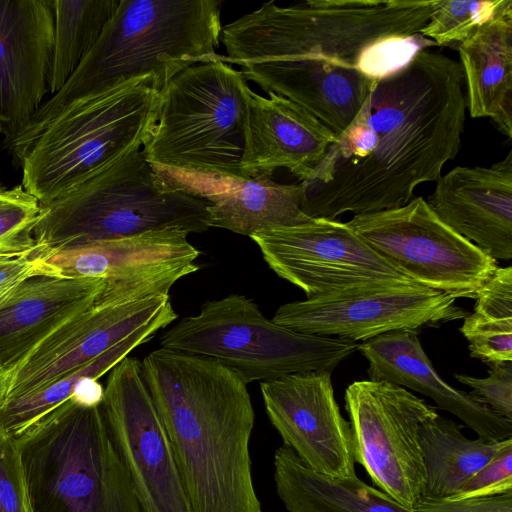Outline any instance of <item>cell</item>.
Here are the masks:
<instances>
[{
    "mask_svg": "<svg viewBox=\"0 0 512 512\" xmlns=\"http://www.w3.org/2000/svg\"><path fill=\"white\" fill-rule=\"evenodd\" d=\"M464 75L445 54L421 51L376 80L359 113L300 182L301 210L336 219L395 209L417 186L437 181L460 148L466 120Z\"/></svg>",
    "mask_w": 512,
    "mask_h": 512,
    "instance_id": "6da1fadb",
    "label": "cell"
},
{
    "mask_svg": "<svg viewBox=\"0 0 512 512\" xmlns=\"http://www.w3.org/2000/svg\"><path fill=\"white\" fill-rule=\"evenodd\" d=\"M141 372L193 512H262L249 442L247 383L219 361L159 348Z\"/></svg>",
    "mask_w": 512,
    "mask_h": 512,
    "instance_id": "7a4b0ae2",
    "label": "cell"
},
{
    "mask_svg": "<svg viewBox=\"0 0 512 512\" xmlns=\"http://www.w3.org/2000/svg\"><path fill=\"white\" fill-rule=\"evenodd\" d=\"M220 15L216 0H120L66 84L41 104L25 127L47 120L73 100L129 80L153 76L161 91L194 64L223 61L216 53Z\"/></svg>",
    "mask_w": 512,
    "mask_h": 512,
    "instance_id": "3957f363",
    "label": "cell"
},
{
    "mask_svg": "<svg viewBox=\"0 0 512 512\" xmlns=\"http://www.w3.org/2000/svg\"><path fill=\"white\" fill-rule=\"evenodd\" d=\"M160 91L153 76L71 101L47 120L8 140L22 187L41 205L146 142ZM7 141V140H6Z\"/></svg>",
    "mask_w": 512,
    "mask_h": 512,
    "instance_id": "277c9868",
    "label": "cell"
},
{
    "mask_svg": "<svg viewBox=\"0 0 512 512\" xmlns=\"http://www.w3.org/2000/svg\"><path fill=\"white\" fill-rule=\"evenodd\" d=\"M434 2L309 0L287 7L267 2L222 27L223 61L242 67L317 59L356 68L362 51L377 40L419 33Z\"/></svg>",
    "mask_w": 512,
    "mask_h": 512,
    "instance_id": "5b68a950",
    "label": "cell"
},
{
    "mask_svg": "<svg viewBox=\"0 0 512 512\" xmlns=\"http://www.w3.org/2000/svg\"><path fill=\"white\" fill-rule=\"evenodd\" d=\"M209 206L206 199L165 179L140 149L40 204L33 238L53 252L168 228L202 233L209 228Z\"/></svg>",
    "mask_w": 512,
    "mask_h": 512,
    "instance_id": "8992f818",
    "label": "cell"
},
{
    "mask_svg": "<svg viewBox=\"0 0 512 512\" xmlns=\"http://www.w3.org/2000/svg\"><path fill=\"white\" fill-rule=\"evenodd\" d=\"M250 90L241 71L222 60L178 73L160 91L156 122L141 149L146 160L186 192L208 180L244 178Z\"/></svg>",
    "mask_w": 512,
    "mask_h": 512,
    "instance_id": "52a82bcc",
    "label": "cell"
},
{
    "mask_svg": "<svg viewBox=\"0 0 512 512\" xmlns=\"http://www.w3.org/2000/svg\"><path fill=\"white\" fill-rule=\"evenodd\" d=\"M14 439L34 512H143L100 406L70 398Z\"/></svg>",
    "mask_w": 512,
    "mask_h": 512,
    "instance_id": "ba28073f",
    "label": "cell"
},
{
    "mask_svg": "<svg viewBox=\"0 0 512 512\" xmlns=\"http://www.w3.org/2000/svg\"><path fill=\"white\" fill-rule=\"evenodd\" d=\"M162 348L213 358L248 384L306 372H332L356 342L299 333L268 319L241 294L205 302L160 337Z\"/></svg>",
    "mask_w": 512,
    "mask_h": 512,
    "instance_id": "9c48e42d",
    "label": "cell"
},
{
    "mask_svg": "<svg viewBox=\"0 0 512 512\" xmlns=\"http://www.w3.org/2000/svg\"><path fill=\"white\" fill-rule=\"evenodd\" d=\"M347 224L413 282L455 299H475L499 267L446 225L421 196L399 208L354 215Z\"/></svg>",
    "mask_w": 512,
    "mask_h": 512,
    "instance_id": "30bf717a",
    "label": "cell"
},
{
    "mask_svg": "<svg viewBox=\"0 0 512 512\" xmlns=\"http://www.w3.org/2000/svg\"><path fill=\"white\" fill-rule=\"evenodd\" d=\"M355 462L381 491L414 510L422 501L424 464L419 431L436 409L408 389L361 380L345 392Z\"/></svg>",
    "mask_w": 512,
    "mask_h": 512,
    "instance_id": "8fae6325",
    "label": "cell"
},
{
    "mask_svg": "<svg viewBox=\"0 0 512 512\" xmlns=\"http://www.w3.org/2000/svg\"><path fill=\"white\" fill-rule=\"evenodd\" d=\"M451 295L417 283L384 284L281 305L272 321L293 331L352 342L464 319Z\"/></svg>",
    "mask_w": 512,
    "mask_h": 512,
    "instance_id": "7c38bea8",
    "label": "cell"
},
{
    "mask_svg": "<svg viewBox=\"0 0 512 512\" xmlns=\"http://www.w3.org/2000/svg\"><path fill=\"white\" fill-rule=\"evenodd\" d=\"M269 268L307 298L384 284L412 283L352 228L336 219L308 221L254 233ZM415 283V282H414Z\"/></svg>",
    "mask_w": 512,
    "mask_h": 512,
    "instance_id": "4fadbf2b",
    "label": "cell"
},
{
    "mask_svg": "<svg viewBox=\"0 0 512 512\" xmlns=\"http://www.w3.org/2000/svg\"><path fill=\"white\" fill-rule=\"evenodd\" d=\"M100 408L142 511L193 512L138 359L109 371Z\"/></svg>",
    "mask_w": 512,
    "mask_h": 512,
    "instance_id": "5bb4252c",
    "label": "cell"
},
{
    "mask_svg": "<svg viewBox=\"0 0 512 512\" xmlns=\"http://www.w3.org/2000/svg\"><path fill=\"white\" fill-rule=\"evenodd\" d=\"M177 317L169 294L120 302L102 291L92 305L49 335L9 373L4 401L41 390L145 326L159 320L174 322Z\"/></svg>",
    "mask_w": 512,
    "mask_h": 512,
    "instance_id": "9a60e30c",
    "label": "cell"
},
{
    "mask_svg": "<svg viewBox=\"0 0 512 512\" xmlns=\"http://www.w3.org/2000/svg\"><path fill=\"white\" fill-rule=\"evenodd\" d=\"M179 228L99 241L48 252L46 262L62 277L101 279L103 292L121 302L169 294L180 279L199 270L200 251Z\"/></svg>",
    "mask_w": 512,
    "mask_h": 512,
    "instance_id": "2e32d148",
    "label": "cell"
},
{
    "mask_svg": "<svg viewBox=\"0 0 512 512\" xmlns=\"http://www.w3.org/2000/svg\"><path fill=\"white\" fill-rule=\"evenodd\" d=\"M260 390L271 424L305 466L330 477L356 476L350 424L330 372L287 375L261 382Z\"/></svg>",
    "mask_w": 512,
    "mask_h": 512,
    "instance_id": "e0dca14e",
    "label": "cell"
},
{
    "mask_svg": "<svg viewBox=\"0 0 512 512\" xmlns=\"http://www.w3.org/2000/svg\"><path fill=\"white\" fill-rule=\"evenodd\" d=\"M52 0H0V127L22 130L49 93Z\"/></svg>",
    "mask_w": 512,
    "mask_h": 512,
    "instance_id": "ac0fdd59",
    "label": "cell"
},
{
    "mask_svg": "<svg viewBox=\"0 0 512 512\" xmlns=\"http://www.w3.org/2000/svg\"><path fill=\"white\" fill-rule=\"evenodd\" d=\"M428 205L491 258L512 259V151L489 167L456 166L437 181Z\"/></svg>",
    "mask_w": 512,
    "mask_h": 512,
    "instance_id": "d6986e66",
    "label": "cell"
},
{
    "mask_svg": "<svg viewBox=\"0 0 512 512\" xmlns=\"http://www.w3.org/2000/svg\"><path fill=\"white\" fill-rule=\"evenodd\" d=\"M252 90L247 100L241 172L248 179L288 169L300 182L309 179L336 135L301 106L268 92Z\"/></svg>",
    "mask_w": 512,
    "mask_h": 512,
    "instance_id": "ffe728a7",
    "label": "cell"
},
{
    "mask_svg": "<svg viewBox=\"0 0 512 512\" xmlns=\"http://www.w3.org/2000/svg\"><path fill=\"white\" fill-rule=\"evenodd\" d=\"M368 362L369 380L386 381L431 398L484 441L512 438V420L494 413L453 388L436 372L416 331H395L358 344Z\"/></svg>",
    "mask_w": 512,
    "mask_h": 512,
    "instance_id": "44dd1931",
    "label": "cell"
},
{
    "mask_svg": "<svg viewBox=\"0 0 512 512\" xmlns=\"http://www.w3.org/2000/svg\"><path fill=\"white\" fill-rule=\"evenodd\" d=\"M241 73L304 108L336 137L355 119L376 81L356 68L317 59L251 63Z\"/></svg>",
    "mask_w": 512,
    "mask_h": 512,
    "instance_id": "7402d4cb",
    "label": "cell"
},
{
    "mask_svg": "<svg viewBox=\"0 0 512 512\" xmlns=\"http://www.w3.org/2000/svg\"><path fill=\"white\" fill-rule=\"evenodd\" d=\"M101 279L40 275L23 281L0 309V369L12 372L43 340L92 305Z\"/></svg>",
    "mask_w": 512,
    "mask_h": 512,
    "instance_id": "603a6c76",
    "label": "cell"
},
{
    "mask_svg": "<svg viewBox=\"0 0 512 512\" xmlns=\"http://www.w3.org/2000/svg\"><path fill=\"white\" fill-rule=\"evenodd\" d=\"M189 193L206 199L208 227L251 236L254 233L304 223L300 184H280L271 176L208 180L193 185Z\"/></svg>",
    "mask_w": 512,
    "mask_h": 512,
    "instance_id": "cb8c5ba5",
    "label": "cell"
},
{
    "mask_svg": "<svg viewBox=\"0 0 512 512\" xmlns=\"http://www.w3.org/2000/svg\"><path fill=\"white\" fill-rule=\"evenodd\" d=\"M466 103L473 118H490L512 137V6L458 44Z\"/></svg>",
    "mask_w": 512,
    "mask_h": 512,
    "instance_id": "d4e9b609",
    "label": "cell"
},
{
    "mask_svg": "<svg viewBox=\"0 0 512 512\" xmlns=\"http://www.w3.org/2000/svg\"><path fill=\"white\" fill-rule=\"evenodd\" d=\"M274 482L287 512H416L357 476L336 478L309 469L285 445L274 454Z\"/></svg>",
    "mask_w": 512,
    "mask_h": 512,
    "instance_id": "484cf974",
    "label": "cell"
},
{
    "mask_svg": "<svg viewBox=\"0 0 512 512\" xmlns=\"http://www.w3.org/2000/svg\"><path fill=\"white\" fill-rule=\"evenodd\" d=\"M419 436L424 464L422 501L451 499L512 439H469L460 425L438 414L422 424Z\"/></svg>",
    "mask_w": 512,
    "mask_h": 512,
    "instance_id": "4316f807",
    "label": "cell"
},
{
    "mask_svg": "<svg viewBox=\"0 0 512 512\" xmlns=\"http://www.w3.org/2000/svg\"><path fill=\"white\" fill-rule=\"evenodd\" d=\"M159 320L138 330L87 365L23 397L4 401L0 406V432L16 438L51 411L69 400L80 380L91 376L99 379L140 345L171 324Z\"/></svg>",
    "mask_w": 512,
    "mask_h": 512,
    "instance_id": "83f0119b",
    "label": "cell"
},
{
    "mask_svg": "<svg viewBox=\"0 0 512 512\" xmlns=\"http://www.w3.org/2000/svg\"><path fill=\"white\" fill-rule=\"evenodd\" d=\"M120 0H52L54 33L49 94L66 84L99 38Z\"/></svg>",
    "mask_w": 512,
    "mask_h": 512,
    "instance_id": "f1b7e54d",
    "label": "cell"
},
{
    "mask_svg": "<svg viewBox=\"0 0 512 512\" xmlns=\"http://www.w3.org/2000/svg\"><path fill=\"white\" fill-rule=\"evenodd\" d=\"M475 299L460 327L470 356L489 366L512 362V267H498Z\"/></svg>",
    "mask_w": 512,
    "mask_h": 512,
    "instance_id": "f546056e",
    "label": "cell"
},
{
    "mask_svg": "<svg viewBox=\"0 0 512 512\" xmlns=\"http://www.w3.org/2000/svg\"><path fill=\"white\" fill-rule=\"evenodd\" d=\"M510 6L511 0H435L430 19L419 33L436 46L459 44Z\"/></svg>",
    "mask_w": 512,
    "mask_h": 512,
    "instance_id": "4dcf8cb0",
    "label": "cell"
},
{
    "mask_svg": "<svg viewBox=\"0 0 512 512\" xmlns=\"http://www.w3.org/2000/svg\"><path fill=\"white\" fill-rule=\"evenodd\" d=\"M432 46L436 43L420 33L381 38L362 51L356 68L370 79L379 80L403 69L419 52Z\"/></svg>",
    "mask_w": 512,
    "mask_h": 512,
    "instance_id": "1f68e13d",
    "label": "cell"
},
{
    "mask_svg": "<svg viewBox=\"0 0 512 512\" xmlns=\"http://www.w3.org/2000/svg\"><path fill=\"white\" fill-rule=\"evenodd\" d=\"M39 201L26 191L0 204V252H21L36 246L33 229L40 214Z\"/></svg>",
    "mask_w": 512,
    "mask_h": 512,
    "instance_id": "d6a6232c",
    "label": "cell"
},
{
    "mask_svg": "<svg viewBox=\"0 0 512 512\" xmlns=\"http://www.w3.org/2000/svg\"><path fill=\"white\" fill-rule=\"evenodd\" d=\"M0 512H34L17 443L1 432Z\"/></svg>",
    "mask_w": 512,
    "mask_h": 512,
    "instance_id": "836d02e7",
    "label": "cell"
},
{
    "mask_svg": "<svg viewBox=\"0 0 512 512\" xmlns=\"http://www.w3.org/2000/svg\"><path fill=\"white\" fill-rule=\"evenodd\" d=\"M454 377L472 389L468 394L474 401L512 420V362L490 365L486 378L464 374H454Z\"/></svg>",
    "mask_w": 512,
    "mask_h": 512,
    "instance_id": "e575fe53",
    "label": "cell"
},
{
    "mask_svg": "<svg viewBox=\"0 0 512 512\" xmlns=\"http://www.w3.org/2000/svg\"><path fill=\"white\" fill-rule=\"evenodd\" d=\"M512 492V439L472 475L449 500L486 497Z\"/></svg>",
    "mask_w": 512,
    "mask_h": 512,
    "instance_id": "d590c367",
    "label": "cell"
},
{
    "mask_svg": "<svg viewBox=\"0 0 512 512\" xmlns=\"http://www.w3.org/2000/svg\"><path fill=\"white\" fill-rule=\"evenodd\" d=\"M48 252L38 245L21 252H0V286L40 275L61 276L46 262Z\"/></svg>",
    "mask_w": 512,
    "mask_h": 512,
    "instance_id": "8d00e7d4",
    "label": "cell"
},
{
    "mask_svg": "<svg viewBox=\"0 0 512 512\" xmlns=\"http://www.w3.org/2000/svg\"><path fill=\"white\" fill-rule=\"evenodd\" d=\"M416 512H512V492L462 500L422 501Z\"/></svg>",
    "mask_w": 512,
    "mask_h": 512,
    "instance_id": "74e56055",
    "label": "cell"
},
{
    "mask_svg": "<svg viewBox=\"0 0 512 512\" xmlns=\"http://www.w3.org/2000/svg\"><path fill=\"white\" fill-rule=\"evenodd\" d=\"M104 396V386L97 378L88 376L78 382L72 399L88 407L100 406Z\"/></svg>",
    "mask_w": 512,
    "mask_h": 512,
    "instance_id": "f35d334b",
    "label": "cell"
},
{
    "mask_svg": "<svg viewBox=\"0 0 512 512\" xmlns=\"http://www.w3.org/2000/svg\"><path fill=\"white\" fill-rule=\"evenodd\" d=\"M23 282V281H22ZM22 282H16L0 286V309L10 300L16 293Z\"/></svg>",
    "mask_w": 512,
    "mask_h": 512,
    "instance_id": "ab89813d",
    "label": "cell"
},
{
    "mask_svg": "<svg viewBox=\"0 0 512 512\" xmlns=\"http://www.w3.org/2000/svg\"><path fill=\"white\" fill-rule=\"evenodd\" d=\"M24 192L25 190L22 187V185H19L11 189L0 187V204L10 201L16 197H19Z\"/></svg>",
    "mask_w": 512,
    "mask_h": 512,
    "instance_id": "60d3db41",
    "label": "cell"
},
{
    "mask_svg": "<svg viewBox=\"0 0 512 512\" xmlns=\"http://www.w3.org/2000/svg\"><path fill=\"white\" fill-rule=\"evenodd\" d=\"M9 374L0 369V406L2 405L8 389Z\"/></svg>",
    "mask_w": 512,
    "mask_h": 512,
    "instance_id": "b9f144b4",
    "label": "cell"
},
{
    "mask_svg": "<svg viewBox=\"0 0 512 512\" xmlns=\"http://www.w3.org/2000/svg\"><path fill=\"white\" fill-rule=\"evenodd\" d=\"M3 134H4V131H3V129L0 127V139H1V136H2ZM0 146H1V144H0Z\"/></svg>",
    "mask_w": 512,
    "mask_h": 512,
    "instance_id": "7bdbcfd3",
    "label": "cell"
}]
</instances>
